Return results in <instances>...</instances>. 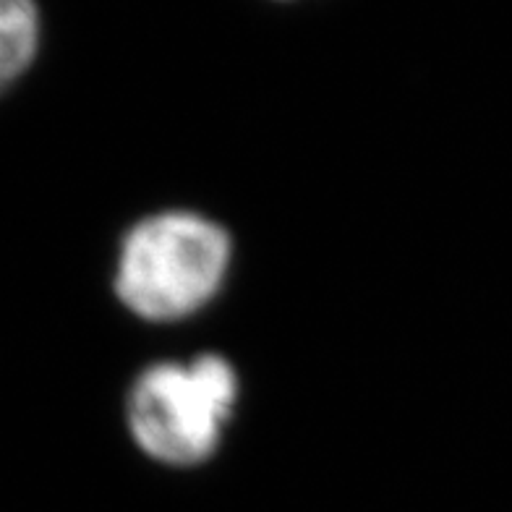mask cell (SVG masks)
<instances>
[{
  "instance_id": "cell-1",
  "label": "cell",
  "mask_w": 512,
  "mask_h": 512,
  "mask_svg": "<svg viewBox=\"0 0 512 512\" xmlns=\"http://www.w3.org/2000/svg\"><path fill=\"white\" fill-rule=\"evenodd\" d=\"M233 264V241L191 209H162L128 228L115 262V296L147 322H181L215 301Z\"/></svg>"
},
{
  "instance_id": "cell-4",
  "label": "cell",
  "mask_w": 512,
  "mask_h": 512,
  "mask_svg": "<svg viewBox=\"0 0 512 512\" xmlns=\"http://www.w3.org/2000/svg\"><path fill=\"white\" fill-rule=\"evenodd\" d=\"M267 3H298V0H267Z\"/></svg>"
},
{
  "instance_id": "cell-3",
  "label": "cell",
  "mask_w": 512,
  "mask_h": 512,
  "mask_svg": "<svg viewBox=\"0 0 512 512\" xmlns=\"http://www.w3.org/2000/svg\"><path fill=\"white\" fill-rule=\"evenodd\" d=\"M42 14L37 0H0V95L14 87L40 53Z\"/></svg>"
},
{
  "instance_id": "cell-2",
  "label": "cell",
  "mask_w": 512,
  "mask_h": 512,
  "mask_svg": "<svg viewBox=\"0 0 512 512\" xmlns=\"http://www.w3.org/2000/svg\"><path fill=\"white\" fill-rule=\"evenodd\" d=\"M238 390V371L220 353L152 364L128 390V432L147 458L194 468L220 447Z\"/></svg>"
}]
</instances>
